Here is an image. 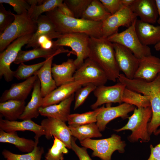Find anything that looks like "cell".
Masks as SVG:
<instances>
[{"mask_svg":"<svg viewBox=\"0 0 160 160\" xmlns=\"http://www.w3.org/2000/svg\"><path fill=\"white\" fill-rule=\"evenodd\" d=\"M83 147L92 150V157H97L102 160H111L113 153L118 151L121 153L125 152L126 144L121 137L113 134L108 138L99 140L86 139L80 142Z\"/></svg>","mask_w":160,"mask_h":160,"instance_id":"6","label":"cell"},{"mask_svg":"<svg viewBox=\"0 0 160 160\" xmlns=\"http://www.w3.org/2000/svg\"><path fill=\"white\" fill-rule=\"evenodd\" d=\"M136 91L149 97L152 116L148 124V129L151 135L154 134L160 126V75L152 81L139 82L136 86Z\"/></svg>","mask_w":160,"mask_h":160,"instance_id":"5","label":"cell"},{"mask_svg":"<svg viewBox=\"0 0 160 160\" xmlns=\"http://www.w3.org/2000/svg\"><path fill=\"white\" fill-rule=\"evenodd\" d=\"M45 61V60L38 63L29 65L21 63L17 69L14 71V77L19 80H26L33 75H34L43 65Z\"/></svg>","mask_w":160,"mask_h":160,"instance_id":"37","label":"cell"},{"mask_svg":"<svg viewBox=\"0 0 160 160\" xmlns=\"http://www.w3.org/2000/svg\"><path fill=\"white\" fill-rule=\"evenodd\" d=\"M38 78L37 76L34 75L23 82L12 84L9 89L3 93L0 98V102L9 100L25 101Z\"/></svg>","mask_w":160,"mask_h":160,"instance_id":"19","label":"cell"},{"mask_svg":"<svg viewBox=\"0 0 160 160\" xmlns=\"http://www.w3.org/2000/svg\"><path fill=\"white\" fill-rule=\"evenodd\" d=\"M0 129L8 133L17 131H31L35 134V141L38 143L39 138L45 135L44 128L31 119L23 120L22 121H10L3 119L2 117L0 116Z\"/></svg>","mask_w":160,"mask_h":160,"instance_id":"17","label":"cell"},{"mask_svg":"<svg viewBox=\"0 0 160 160\" xmlns=\"http://www.w3.org/2000/svg\"><path fill=\"white\" fill-rule=\"evenodd\" d=\"M90 37L81 33L61 34L56 41H53V49H58L63 46L70 47L76 55L74 63L77 69L88 58Z\"/></svg>","mask_w":160,"mask_h":160,"instance_id":"7","label":"cell"},{"mask_svg":"<svg viewBox=\"0 0 160 160\" xmlns=\"http://www.w3.org/2000/svg\"><path fill=\"white\" fill-rule=\"evenodd\" d=\"M0 142L12 144L21 151L27 153L33 151L38 143L31 139L19 137L16 132L8 133L1 129Z\"/></svg>","mask_w":160,"mask_h":160,"instance_id":"28","label":"cell"},{"mask_svg":"<svg viewBox=\"0 0 160 160\" xmlns=\"http://www.w3.org/2000/svg\"><path fill=\"white\" fill-rule=\"evenodd\" d=\"M41 125L45 129L47 139L49 140L55 136L64 143L67 148L71 149L72 135L65 122L55 118L47 117L41 121Z\"/></svg>","mask_w":160,"mask_h":160,"instance_id":"14","label":"cell"},{"mask_svg":"<svg viewBox=\"0 0 160 160\" xmlns=\"http://www.w3.org/2000/svg\"><path fill=\"white\" fill-rule=\"evenodd\" d=\"M30 6L37 5L41 4L44 0H26Z\"/></svg>","mask_w":160,"mask_h":160,"instance_id":"47","label":"cell"},{"mask_svg":"<svg viewBox=\"0 0 160 160\" xmlns=\"http://www.w3.org/2000/svg\"><path fill=\"white\" fill-rule=\"evenodd\" d=\"M44 153L43 147L36 145L31 152L23 154H17L4 149L2 154L7 160H41Z\"/></svg>","mask_w":160,"mask_h":160,"instance_id":"35","label":"cell"},{"mask_svg":"<svg viewBox=\"0 0 160 160\" xmlns=\"http://www.w3.org/2000/svg\"><path fill=\"white\" fill-rule=\"evenodd\" d=\"M43 98L41 93L40 83L38 78L35 83L31 100L25 106L24 111L19 119L25 120L37 118L40 114L39 110L41 107Z\"/></svg>","mask_w":160,"mask_h":160,"instance_id":"27","label":"cell"},{"mask_svg":"<svg viewBox=\"0 0 160 160\" xmlns=\"http://www.w3.org/2000/svg\"><path fill=\"white\" fill-rule=\"evenodd\" d=\"M75 93L59 103L45 107H41L39 110L40 114L47 117H51L65 122L70 114L71 107L74 100Z\"/></svg>","mask_w":160,"mask_h":160,"instance_id":"22","label":"cell"},{"mask_svg":"<svg viewBox=\"0 0 160 160\" xmlns=\"http://www.w3.org/2000/svg\"><path fill=\"white\" fill-rule=\"evenodd\" d=\"M63 53H69L68 54L69 55L71 53L73 54L72 51L65 49L63 47H60L58 49H46L38 47L29 50H21L19 52L14 63L18 64L41 57L47 59L51 57H54L57 55Z\"/></svg>","mask_w":160,"mask_h":160,"instance_id":"25","label":"cell"},{"mask_svg":"<svg viewBox=\"0 0 160 160\" xmlns=\"http://www.w3.org/2000/svg\"><path fill=\"white\" fill-rule=\"evenodd\" d=\"M92 0H65L63 2L68 7L74 17L81 18Z\"/></svg>","mask_w":160,"mask_h":160,"instance_id":"39","label":"cell"},{"mask_svg":"<svg viewBox=\"0 0 160 160\" xmlns=\"http://www.w3.org/2000/svg\"><path fill=\"white\" fill-rule=\"evenodd\" d=\"M14 13L10 9L6 10L0 3V34L2 33L14 21Z\"/></svg>","mask_w":160,"mask_h":160,"instance_id":"40","label":"cell"},{"mask_svg":"<svg viewBox=\"0 0 160 160\" xmlns=\"http://www.w3.org/2000/svg\"><path fill=\"white\" fill-rule=\"evenodd\" d=\"M63 2V0H45L41 4L31 6L28 14L32 20L36 21L44 12H50L58 7Z\"/></svg>","mask_w":160,"mask_h":160,"instance_id":"34","label":"cell"},{"mask_svg":"<svg viewBox=\"0 0 160 160\" xmlns=\"http://www.w3.org/2000/svg\"><path fill=\"white\" fill-rule=\"evenodd\" d=\"M76 138L72 137L71 138V149L76 153L79 160H92L89 155L87 151V148L80 147L76 143Z\"/></svg>","mask_w":160,"mask_h":160,"instance_id":"43","label":"cell"},{"mask_svg":"<svg viewBox=\"0 0 160 160\" xmlns=\"http://www.w3.org/2000/svg\"><path fill=\"white\" fill-rule=\"evenodd\" d=\"M159 74H160V73H159Z\"/></svg>","mask_w":160,"mask_h":160,"instance_id":"52","label":"cell"},{"mask_svg":"<svg viewBox=\"0 0 160 160\" xmlns=\"http://www.w3.org/2000/svg\"><path fill=\"white\" fill-rule=\"evenodd\" d=\"M39 47L46 49H53V41L46 35H42L39 37L37 40Z\"/></svg>","mask_w":160,"mask_h":160,"instance_id":"44","label":"cell"},{"mask_svg":"<svg viewBox=\"0 0 160 160\" xmlns=\"http://www.w3.org/2000/svg\"><path fill=\"white\" fill-rule=\"evenodd\" d=\"M122 101V102L136 106L137 108L151 107L148 96L142 95L126 87L123 92Z\"/></svg>","mask_w":160,"mask_h":160,"instance_id":"33","label":"cell"},{"mask_svg":"<svg viewBox=\"0 0 160 160\" xmlns=\"http://www.w3.org/2000/svg\"><path fill=\"white\" fill-rule=\"evenodd\" d=\"M105 107L103 106L93 111L81 114H70L68 118V126L76 127L97 122L98 114Z\"/></svg>","mask_w":160,"mask_h":160,"instance_id":"32","label":"cell"},{"mask_svg":"<svg viewBox=\"0 0 160 160\" xmlns=\"http://www.w3.org/2000/svg\"><path fill=\"white\" fill-rule=\"evenodd\" d=\"M137 20V17L129 7H123L103 22L102 37L107 38L118 32L121 26L128 28Z\"/></svg>","mask_w":160,"mask_h":160,"instance_id":"10","label":"cell"},{"mask_svg":"<svg viewBox=\"0 0 160 160\" xmlns=\"http://www.w3.org/2000/svg\"><path fill=\"white\" fill-rule=\"evenodd\" d=\"M135 0H121L124 7H129L133 3Z\"/></svg>","mask_w":160,"mask_h":160,"instance_id":"48","label":"cell"},{"mask_svg":"<svg viewBox=\"0 0 160 160\" xmlns=\"http://www.w3.org/2000/svg\"><path fill=\"white\" fill-rule=\"evenodd\" d=\"M97 86L91 83L85 84L78 89L75 94L74 110L78 108L85 101L89 95L95 90Z\"/></svg>","mask_w":160,"mask_h":160,"instance_id":"38","label":"cell"},{"mask_svg":"<svg viewBox=\"0 0 160 160\" xmlns=\"http://www.w3.org/2000/svg\"><path fill=\"white\" fill-rule=\"evenodd\" d=\"M33 34L21 37L11 43L0 54V77H3L5 80L9 82L13 79L14 71L10 68L11 64L16 59L22 47L27 44Z\"/></svg>","mask_w":160,"mask_h":160,"instance_id":"9","label":"cell"},{"mask_svg":"<svg viewBox=\"0 0 160 160\" xmlns=\"http://www.w3.org/2000/svg\"><path fill=\"white\" fill-rule=\"evenodd\" d=\"M160 73V59L151 55L140 59L134 79L147 82L156 79Z\"/></svg>","mask_w":160,"mask_h":160,"instance_id":"18","label":"cell"},{"mask_svg":"<svg viewBox=\"0 0 160 160\" xmlns=\"http://www.w3.org/2000/svg\"><path fill=\"white\" fill-rule=\"evenodd\" d=\"M59 11L64 15L69 17H74L71 9L64 2L57 7Z\"/></svg>","mask_w":160,"mask_h":160,"instance_id":"46","label":"cell"},{"mask_svg":"<svg viewBox=\"0 0 160 160\" xmlns=\"http://www.w3.org/2000/svg\"><path fill=\"white\" fill-rule=\"evenodd\" d=\"M156 4L159 18L157 20L158 23L160 25V0H155Z\"/></svg>","mask_w":160,"mask_h":160,"instance_id":"49","label":"cell"},{"mask_svg":"<svg viewBox=\"0 0 160 160\" xmlns=\"http://www.w3.org/2000/svg\"><path fill=\"white\" fill-rule=\"evenodd\" d=\"M154 48L156 51H159L160 50V42L154 45Z\"/></svg>","mask_w":160,"mask_h":160,"instance_id":"50","label":"cell"},{"mask_svg":"<svg viewBox=\"0 0 160 160\" xmlns=\"http://www.w3.org/2000/svg\"><path fill=\"white\" fill-rule=\"evenodd\" d=\"M72 136L78 139L80 142L87 139L100 137L102 134L96 124L93 123L73 127L68 126Z\"/></svg>","mask_w":160,"mask_h":160,"instance_id":"31","label":"cell"},{"mask_svg":"<svg viewBox=\"0 0 160 160\" xmlns=\"http://www.w3.org/2000/svg\"><path fill=\"white\" fill-rule=\"evenodd\" d=\"M88 49V58L103 70L108 80L115 82L120 74V70L113 43L107 38L90 37Z\"/></svg>","mask_w":160,"mask_h":160,"instance_id":"1","label":"cell"},{"mask_svg":"<svg viewBox=\"0 0 160 160\" xmlns=\"http://www.w3.org/2000/svg\"><path fill=\"white\" fill-rule=\"evenodd\" d=\"M125 86L119 82L111 86L102 85L97 87L93 94L97 98L96 101L91 106V108L95 109L101 105L111 103H121L122 96Z\"/></svg>","mask_w":160,"mask_h":160,"instance_id":"13","label":"cell"},{"mask_svg":"<svg viewBox=\"0 0 160 160\" xmlns=\"http://www.w3.org/2000/svg\"><path fill=\"white\" fill-rule=\"evenodd\" d=\"M54 57L46 59L44 64L35 74L37 76L40 81L41 93L43 97L57 88L51 71Z\"/></svg>","mask_w":160,"mask_h":160,"instance_id":"26","label":"cell"},{"mask_svg":"<svg viewBox=\"0 0 160 160\" xmlns=\"http://www.w3.org/2000/svg\"><path fill=\"white\" fill-rule=\"evenodd\" d=\"M13 22L0 34V52H1L13 41L22 36L35 33L37 28L36 22L31 19L28 12L20 15L14 14Z\"/></svg>","mask_w":160,"mask_h":160,"instance_id":"4","label":"cell"},{"mask_svg":"<svg viewBox=\"0 0 160 160\" xmlns=\"http://www.w3.org/2000/svg\"><path fill=\"white\" fill-rule=\"evenodd\" d=\"M160 134V128L157 129L156 132L154 134L155 135H157Z\"/></svg>","mask_w":160,"mask_h":160,"instance_id":"51","label":"cell"},{"mask_svg":"<svg viewBox=\"0 0 160 160\" xmlns=\"http://www.w3.org/2000/svg\"><path fill=\"white\" fill-rule=\"evenodd\" d=\"M55 26L56 31L63 34L70 33L86 34L90 37H102L103 22H95L63 14L57 7L45 13Z\"/></svg>","mask_w":160,"mask_h":160,"instance_id":"2","label":"cell"},{"mask_svg":"<svg viewBox=\"0 0 160 160\" xmlns=\"http://www.w3.org/2000/svg\"><path fill=\"white\" fill-rule=\"evenodd\" d=\"M151 153L147 160H160V140L159 143L155 147L150 145Z\"/></svg>","mask_w":160,"mask_h":160,"instance_id":"45","label":"cell"},{"mask_svg":"<svg viewBox=\"0 0 160 160\" xmlns=\"http://www.w3.org/2000/svg\"><path fill=\"white\" fill-rule=\"evenodd\" d=\"M135 108L134 105L124 103L114 107L108 105L98 114L96 124L100 131H103L107 124L112 120L119 117L123 119L128 118V114Z\"/></svg>","mask_w":160,"mask_h":160,"instance_id":"16","label":"cell"},{"mask_svg":"<svg viewBox=\"0 0 160 160\" xmlns=\"http://www.w3.org/2000/svg\"><path fill=\"white\" fill-rule=\"evenodd\" d=\"M108 11L113 15L123 8L121 0H100Z\"/></svg>","mask_w":160,"mask_h":160,"instance_id":"42","label":"cell"},{"mask_svg":"<svg viewBox=\"0 0 160 160\" xmlns=\"http://www.w3.org/2000/svg\"><path fill=\"white\" fill-rule=\"evenodd\" d=\"M136 20L124 31L116 33L107 39L112 43L119 44L128 48L136 57L140 59L151 55V53L150 48L143 45L137 36L135 30Z\"/></svg>","mask_w":160,"mask_h":160,"instance_id":"8","label":"cell"},{"mask_svg":"<svg viewBox=\"0 0 160 160\" xmlns=\"http://www.w3.org/2000/svg\"><path fill=\"white\" fill-rule=\"evenodd\" d=\"M77 69L74 60L68 59L60 64H52L51 71L57 87L74 81L73 75Z\"/></svg>","mask_w":160,"mask_h":160,"instance_id":"24","label":"cell"},{"mask_svg":"<svg viewBox=\"0 0 160 160\" xmlns=\"http://www.w3.org/2000/svg\"><path fill=\"white\" fill-rule=\"evenodd\" d=\"M129 7L143 22L153 24L157 21L158 14L155 0H135Z\"/></svg>","mask_w":160,"mask_h":160,"instance_id":"20","label":"cell"},{"mask_svg":"<svg viewBox=\"0 0 160 160\" xmlns=\"http://www.w3.org/2000/svg\"><path fill=\"white\" fill-rule=\"evenodd\" d=\"M0 3L8 4L13 7L17 14L20 15L28 12L31 6L25 0H0Z\"/></svg>","mask_w":160,"mask_h":160,"instance_id":"41","label":"cell"},{"mask_svg":"<svg viewBox=\"0 0 160 160\" xmlns=\"http://www.w3.org/2000/svg\"><path fill=\"white\" fill-rule=\"evenodd\" d=\"M54 137L52 145L45 155V160H63L64 154L68 152L67 146L56 137Z\"/></svg>","mask_w":160,"mask_h":160,"instance_id":"36","label":"cell"},{"mask_svg":"<svg viewBox=\"0 0 160 160\" xmlns=\"http://www.w3.org/2000/svg\"><path fill=\"white\" fill-rule=\"evenodd\" d=\"M89 83L90 82L87 80H81L74 81L61 85L43 98L41 107H45L59 103Z\"/></svg>","mask_w":160,"mask_h":160,"instance_id":"15","label":"cell"},{"mask_svg":"<svg viewBox=\"0 0 160 160\" xmlns=\"http://www.w3.org/2000/svg\"><path fill=\"white\" fill-rule=\"evenodd\" d=\"M115 58L120 71L127 78L134 79L138 68L140 59L129 49L119 44L113 43Z\"/></svg>","mask_w":160,"mask_h":160,"instance_id":"12","label":"cell"},{"mask_svg":"<svg viewBox=\"0 0 160 160\" xmlns=\"http://www.w3.org/2000/svg\"><path fill=\"white\" fill-rule=\"evenodd\" d=\"M36 22L37 25V30L29 40L26 47V48L39 47L37 40L41 36L46 35L52 39H57L61 35L60 33L56 31L55 25L46 15H40Z\"/></svg>","mask_w":160,"mask_h":160,"instance_id":"21","label":"cell"},{"mask_svg":"<svg viewBox=\"0 0 160 160\" xmlns=\"http://www.w3.org/2000/svg\"><path fill=\"white\" fill-rule=\"evenodd\" d=\"M25 101L9 100L0 103V116L10 121H16L23 113Z\"/></svg>","mask_w":160,"mask_h":160,"instance_id":"29","label":"cell"},{"mask_svg":"<svg viewBox=\"0 0 160 160\" xmlns=\"http://www.w3.org/2000/svg\"><path fill=\"white\" fill-rule=\"evenodd\" d=\"M133 114L128 118V121L124 126L115 130L116 132L129 130L131 134L127 137L130 142L134 143L140 139L143 142H148L150 140V135L148 129V123L152 117L151 107L135 108Z\"/></svg>","mask_w":160,"mask_h":160,"instance_id":"3","label":"cell"},{"mask_svg":"<svg viewBox=\"0 0 160 160\" xmlns=\"http://www.w3.org/2000/svg\"><path fill=\"white\" fill-rule=\"evenodd\" d=\"M73 77L74 81L87 80L97 87L105 85L108 80L103 70L89 58L76 69Z\"/></svg>","mask_w":160,"mask_h":160,"instance_id":"11","label":"cell"},{"mask_svg":"<svg viewBox=\"0 0 160 160\" xmlns=\"http://www.w3.org/2000/svg\"><path fill=\"white\" fill-rule=\"evenodd\" d=\"M135 30L140 41L144 45H155L160 42V25L155 26L137 19Z\"/></svg>","mask_w":160,"mask_h":160,"instance_id":"23","label":"cell"},{"mask_svg":"<svg viewBox=\"0 0 160 160\" xmlns=\"http://www.w3.org/2000/svg\"><path fill=\"white\" fill-rule=\"evenodd\" d=\"M111 15L100 0H92L81 18L93 21L103 22Z\"/></svg>","mask_w":160,"mask_h":160,"instance_id":"30","label":"cell"}]
</instances>
